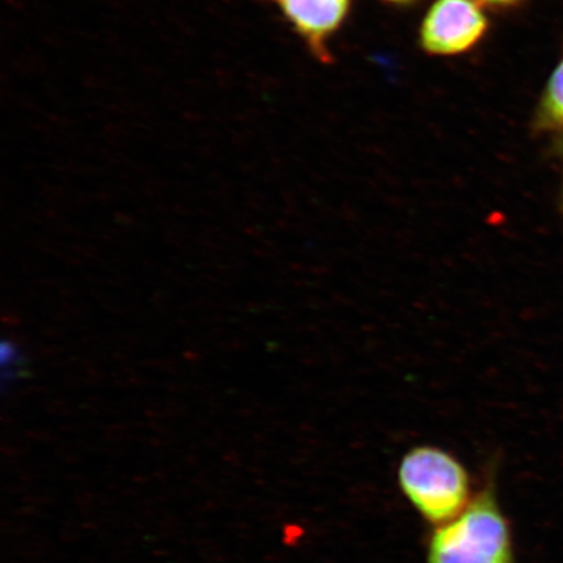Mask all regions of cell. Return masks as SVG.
<instances>
[{
	"label": "cell",
	"instance_id": "obj_1",
	"mask_svg": "<svg viewBox=\"0 0 563 563\" xmlns=\"http://www.w3.org/2000/svg\"><path fill=\"white\" fill-rule=\"evenodd\" d=\"M498 460L485 467L483 482L460 516L431 527L426 563H518L511 522L498 498Z\"/></svg>",
	"mask_w": 563,
	"mask_h": 563
},
{
	"label": "cell",
	"instance_id": "obj_6",
	"mask_svg": "<svg viewBox=\"0 0 563 563\" xmlns=\"http://www.w3.org/2000/svg\"><path fill=\"white\" fill-rule=\"evenodd\" d=\"M24 355L16 343L4 341L2 343V386L3 389L15 386L24 376Z\"/></svg>",
	"mask_w": 563,
	"mask_h": 563
},
{
	"label": "cell",
	"instance_id": "obj_5",
	"mask_svg": "<svg viewBox=\"0 0 563 563\" xmlns=\"http://www.w3.org/2000/svg\"><path fill=\"white\" fill-rule=\"evenodd\" d=\"M539 123L543 126L563 125V62L548 82L540 106Z\"/></svg>",
	"mask_w": 563,
	"mask_h": 563
},
{
	"label": "cell",
	"instance_id": "obj_8",
	"mask_svg": "<svg viewBox=\"0 0 563 563\" xmlns=\"http://www.w3.org/2000/svg\"><path fill=\"white\" fill-rule=\"evenodd\" d=\"M384 2L396 5H410L419 2V0H384Z\"/></svg>",
	"mask_w": 563,
	"mask_h": 563
},
{
	"label": "cell",
	"instance_id": "obj_7",
	"mask_svg": "<svg viewBox=\"0 0 563 563\" xmlns=\"http://www.w3.org/2000/svg\"><path fill=\"white\" fill-rule=\"evenodd\" d=\"M483 4L495 7V9H508L514 4H517L519 0H481Z\"/></svg>",
	"mask_w": 563,
	"mask_h": 563
},
{
	"label": "cell",
	"instance_id": "obj_2",
	"mask_svg": "<svg viewBox=\"0 0 563 563\" xmlns=\"http://www.w3.org/2000/svg\"><path fill=\"white\" fill-rule=\"evenodd\" d=\"M397 483L406 501L431 527L460 516L475 495L466 464L449 450L429 443L413 446L400 457Z\"/></svg>",
	"mask_w": 563,
	"mask_h": 563
},
{
	"label": "cell",
	"instance_id": "obj_4",
	"mask_svg": "<svg viewBox=\"0 0 563 563\" xmlns=\"http://www.w3.org/2000/svg\"><path fill=\"white\" fill-rule=\"evenodd\" d=\"M309 52L322 63L333 62L332 44L351 12L352 0H269Z\"/></svg>",
	"mask_w": 563,
	"mask_h": 563
},
{
	"label": "cell",
	"instance_id": "obj_3",
	"mask_svg": "<svg viewBox=\"0 0 563 563\" xmlns=\"http://www.w3.org/2000/svg\"><path fill=\"white\" fill-rule=\"evenodd\" d=\"M481 0H435L419 30V44L427 54L454 56L473 51L489 30Z\"/></svg>",
	"mask_w": 563,
	"mask_h": 563
}]
</instances>
